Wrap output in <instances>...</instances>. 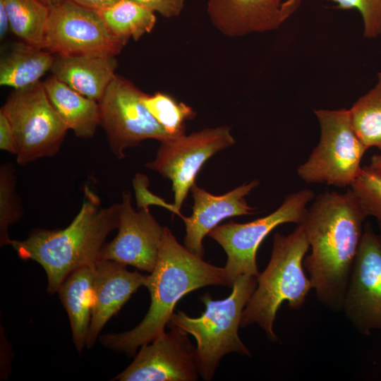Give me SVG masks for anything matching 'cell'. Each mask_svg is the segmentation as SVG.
I'll return each mask as SVG.
<instances>
[{
    "mask_svg": "<svg viewBox=\"0 0 381 381\" xmlns=\"http://www.w3.org/2000/svg\"><path fill=\"white\" fill-rule=\"evenodd\" d=\"M351 125L363 144L381 151V71L375 85L349 109Z\"/></svg>",
    "mask_w": 381,
    "mask_h": 381,
    "instance_id": "cb8c5ba5",
    "label": "cell"
},
{
    "mask_svg": "<svg viewBox=\"0 0 381 381\" xmlns=\"http://www.w3.org/2000/svg\"><path fill=\"white\" fill-rule=\"evenodd\" d=\"M124 45L99 13L71 0L50 7L44 49L57 56H114Z\"/></svg>",
    "mask_w": 381,
    "mask_h": 381,
    "instance_id": "8fae6325",
    "label": "cell"
},
{
    "mask_svg": "<svg viewBox=\"0 0 381 381\" xmlns=\"http://www.w3.org/2000/svg\"><path fill=\"white\" fill-rule=\"evenodd\" d=\"M11 30L24 42L44 49L50 8L40 0H1Z\"/></svg>",
    "mask_w": 381,
    "mask_h": 381,
    "instance_id": "603a6c76",
    "label": "cell"
},
{
    "mask_svg": "<svg viewBox=\"0 0 381 381\" xmlns=\"http://www.w3.org/2000/svg\"><path fill=\"white\" fill-rule=\"evenodd\" d=\"M95 265L71 272L57 291L68 313L73 341L78 352L85 346L95 305Z\"/></svg>",
    "mask_w": 381,
    "mask_h": 381,
    "instance_id": "d6986e66",
    "label": "cell"
},
{
    "mask_svg": "<svg viewBox=\"0 0 381 381\" xmlns=\"http://www.w3.org/2000/svg\"><path fill=\"white\" fill-rule=\"evenodd\" d=\"M97 12L109 30L124 46L131 38L137 41L150 33L156 23L154 12L133 0H121Z\"/></svg>",
    "mask_w": 381,
    "mask_h": 381,
    "instance_id": "7402d4cb",
    "label": "cell"
},
{
    "mask_svg": "<svg viewBox=\"0 0 381 381\" xmlns=\"http://www.w3.org/2000/svg\"><path fill=\"white\" fill-rule=\"evenodd\" d=\"M0 111L13 131L18 164L24 166L59 152L68 129L49 100L43 83L14 90Z\"/></svg>",
    "mask_w": 381,
    "mask_h": 381,
    "instance_id": "52a82bcc",
    "label": "cell"
},
{
    "mask_svg": "<svg viewBox=\"0 0 381 381\" xmlns=\"http://www.w3.org/2000/svg\"><path fill=\"white\" fill-rule=\"evenodd\" d=\"M0 149L17 155L18 146L13 131L5 114L0 111Z\"/></svg>",
    "mask_w": 381,
    "mask_h": 381,
    "instance_id": "4dcf8cb0",
    "label": "cell"
},
{
    "mask_svg": "<svg viewBox=\"0 0 381 381\" xmlns=\"http://www.w3.org/2000/svg\"><path fill=\"white\" fill-rule=\"evenodd\" d=\"M28 43H16L0 61V85L22 89L32 85L51 70L54 54Z\"/></svg>",
    "mask_w": 381,
    "mask_h": 381,
    "instance_id": "44dd1931",
    "label": "cell"
},
{
    "mask_svg": "<svg viewBox=\"0 0 381 381\" xmlns=\"http://www.w3.org/2000/svg\"><path fill=\"white\" fill-rule=\"evenodd\" d=\"M320 135L308 159L297 168L298 176L308 183L350 186L358 175L368 148L356 135L349 109H316Z\"/></svg>",
    "mask_w": 381,
    "mask_h": 381,
    "instance_id": "8992f818",
    "label": "cell"
},
{
    "mask_svg": "<svg viewBox=\"0 0 381 381\" xmlns=\"http://www.w3.org/2000/svg\"><path fill=\"white\" fill-rule=\"evenodd\" d=\"M309 248L301 224L287 235L274 234L270 261L257 276V286L243 309L241 327L257 324L270 341H277L273 327L282 304L287 301L292 310H298L313 289L303 267Z\"/></svg>",
    "mask_w": 381,
    "mask_h": 381,
    "instance_id": "277c9868",
    "label": "cell"
},
{
    "mask_svg": "<svg viewBox=\"0 0 381 381\" xmlns=\"http://www.w3.org/2000/svg\"><path fill=\"white\" fill-rule=\"evenodd\" d=\"M368 217L349 188L319 194L300 224L310 253L303 259L318 301L332 311L342 310L353 265Z\"/></svg>",
    "mask_w": 381,
    "mask_h": 381,
    "instance_id": "6da1fadb",
    "label": "cell"
},
{
    "mask_svg": "<svg viewBox=\"0 0 381 381\" xmlns=\"http://www.w3.org/2000/svg\"><path fill=\"white\" fill-rule=\"evenodd\" d=\"M118 234L106 243L99 260H113L151 273L157 264L164 226L149 208L135 210L131 193H125L120 202Z\"/></svg>",
    "mask_w": 381,
    "mask_h": 381,
    "instance_id": "5bb4252c",
    "label": "cell"
},
{
    "mask_svg": "<svg viewBox=\"0 0 381 381\" xmlns=\"http://www.w3.org/2000/svg\"><path fill=\"white\" fill-rule=\"evenodd\" d=\"M282 0H207V12L214 28L229 37L279 28L286 20Z\"/></svg>",
    "mask_w": 381,
    "mask_h": 381,
    "instance_id": "e0dca14e",
    "label": "cell"
},
{
    "mask_svg": "<svg viewBox=\"0 0 381 381\" xmlns=\"http://www.w3.org/2000/svg\"><path fill=\"white\" fill-rule=\"evenodd\" d=\"M142 101L147 110L171 138L186 134V121L195 117V112L186 104L162 92L145 93Z\"/></svg>",
    "mask_w": 381,
    "mask_h": 381,
    "instance_id": "d4e9b609",
    "label": "cell"
},
{
    "mask_svg": "<svg viewBox=\"0 0 381 381\" xmlns=\"http://www.w3.org/2000/svg\"><path fill=\"white\" fill-rule=\"evenodd\" d=\"M117 66L114 56H57L50 71L71 88L99 102Z\"/></svg>",
    "mask_w": 381,
    "mask_h": 381,
    "instance_id": "ac0fdd59",
    "label": "cell"
},
{
    "mask_svg": "<svg viewBox=\"0 0 381 381\" xmlns=\"http://www.w3.org/2000/svg\"><path fill=\"white\" fill-rule=\"evenodd\" d=\"M40 1L50 8L55 5H57L58 4L62 2L64 0H40Z\"/></svg>",
    "mask_w": 381,
    "mask_h": 381,
    "instance_id": "e575fe53",
    "label": "cell"
},
{
    "mask_svg": "<svg viewBox=\"0 0 381 381\" xmlns=\"http://www.w3.org/2000/svg\"><path fill=\"white\" fill-rule=\"evenodd\" d=\"M257 277L243 274L234 283L227 298L213 300L207 293L200 297L205 306L203 313L191 318L183 311L173 313L168 324L194 337L199 374L211 380L222 358L229 353L251 356L241 340L238 329L243 309L257 286Z\"/></svg>",
    "mask_w": 381,
    "mask_h": 381,
    "instance_id": "5b68a950",
    "label": "cell"
},
{
    "mask_svg": "<svg viewBox=\"0 0 381 381\" xmlns=\"http://www.w3.org/2000/svg\"><path fill=\"white\" fill-rule=\"evenodd\" d=\"M152 12L165 18L177 17L181 13L186 0H133Z\"/></svg>",
    "mask_w": 381,
    "mask_h": 381,
    "instance_id": "f546056e",
    "label": "cell"
},
{
    "mask_svg": "<svg viewBox=\"0 0 381 381\" xmlns=\"http://www.w3.org/2000/svg\"><path fill=\"white\" fill-rule=\"evenodd\" d=\"M341 311L361 334L381 330V235L370 223L364 225Z\"/></svg>",
    "mask_w": 381,
    "mask_h": 381,
    "instance_id": "7c38bea8",
    "label": "cell"
},
{
    "mask_svg": "<svg viewBox=\"0 0 381 381\" xmlns=\"http://www.w3.org/2000/svg\"><path fill=\"white\" fill-rule=\"evenodd\" d=\"M144 94L132 82L116 74L98 102L100 126L117 159L125 157L126 149L147 139L161 142L171 138L143 104Z\"/></svg>",
    "mask_w": 381,
    "mask_h": 381,
    "instance_id": "9c48e42d",
    "label": "cell"
},
{
    "mask_svg": "<svg viewBox=\"0 0 381 381\" xmlns=\"http://www.w3.org/2000/svg\"><path fill=\"white\" fill-rule=\"evenodd\" d=\"M369 166L381 172V154L373 155Z\"/></svg>",
    "mask_w": 381,
    "mask_h": 381,
    "instance_id": "836d02e7",
    "label": "cell"
},
{
    "mask_svg": "<svg viewBox=\"0 0 381 381\" xmlns=\"http://www.w3.org/2000/svg\"><path fill=\"white\" fill-rule=\"evenodd\" d=\"M258 184V180H253L225 194L215 195L195 183L190 189L193 198V213L189 217H181L186 225L184 246L202 258L203 238L221 221L234 216L255 214L257 209L248 205L246 196Z\"/></svg>",
    "mask_w": 381,
    "mask_h": 381,
    "instance_id": "9a60e30c",
    "label": "cell"
},
{
    "mask_svg": "<svg viewBox=\"0 0 381 381\" xmlns=\"http://www.w3.org/2000/svg\"><path fill=\"white\" fill-rule=\"evenodd\" d=\"M16 180L11 164H4L0 167V245H8L11 238L8 228L19 221L23 207L16 190Z\"/></svg>",
    "mask_w": 381,
    "mask_h": 381,
    "instance_id": "484cf974",
    "label": "cell"
},
{
    "mask_svg": "<svg viewBox=\"0 0 381 381\" xmlns=\"http://www.w3.org/2000/svg\"><path fill=\"white\" fill-rule=\"evenodd\" d=\"M133 185L135 193L137 209L148 208L150 205H157L164 207L173 213L182 216L174 205L167 203L164 200L152 193L147 188L148 178L141 174H137L133 180Z\"/></svg>",
    "mask_w": 381,
    "mask_h": 381,
    "instance_id": "f1b7e54d",
    "label": "cell"
},
{
    "mask_svg": "<svg viewBox=\"0 0 381 381\" xmlns=\"http://www.w3.org/2000/svg\"><path fill=\"white\" fill-rule=\"evenodd\" d=\"M83 6L99 11L113 6L121 0H71Z\"/></svg>",
    "mask_w": 381,
    "mask_h": 381,
    "instance_id": "1f68e13d",
    "label": "cell"
},
{
    "mask_svg": "<svg viewBox=\"0 0 381 381\" xmlns=\"http://www.w3.org/2000/svg\"><path fill=\"white\" fill-rule=\"evenodd\" d=\"M151 342L142 345L133 361L112 380L195 381L199 375L196 347L188 333L168 324Z\"/></svg>",
    "mask_w": 381,
    "mask_h": 381,
    "instance_id": "4fadbf2b",
    "label": "cell"
},
{
    "mask_svg": "<svg viewBox=\"0 0 381 381\" xmlns=\"http://www.w3.org/2000/svg\"><path fill=\"white\" fill-rule=\"evenodd\" d=\"M209 285L230 287L224 267L211 265L191 253L164 226L156 266L145 284L151 298L146 315L128 332L100 336L102 344L129 356L134 355L139 346L165 332L175 306L183 296Z\"/></svg>",
    "mask_w": 381,
    "mask_h": 381,
    "instance_id": "7a4b0ae2",
    "label": "cell"
},
{
    "mask_svg": "<svg viewBox=\"0 0 381 381\" xmlns=\"http://www.w3.org/2000/svg\"><path fill=\"white\" fill-rule=\"evenodd\" d=\"M80 211L65 229L32 231L23 241L11 239L18 255L40 264L47 277V291L57 292L65 278L99 260L108 235L118 228L120 203L102 207L99 196L89 187L84 190Z\"/></svg>",
    "mask_w": 381,
    "mask_h": 381,
    "instance_id": "3957f363",
    "label": "cell"
},
{
    "mask_svg": "<svg viewBox=\"0 0 381 381\" xmlns=\"http://www.w3.org/2000/svg\"><path fill=\"white\" fill-rule=\"evenodd\" d=\"M314 198L315 194L311 190H299L286 195L282 205L265 217L247 223L230 221L217 226L208 234L227 255L224 269L231 288L243 274L258 275L256 254L261 243L279 225L301 224L308 210L307 205Z\"/></svg>",
    "mask_w": 381,
    "mask_h": 381,
    "instance_id": "ba28073f",
    "label": "cell"
},
{
    "mask_svg": "<svg viewBox=\"0 0 381 381\" xmlns=\"http://www.w3.org/2000/svg\"><path fill=\"white\" fill-rule=\"evenodd\" d=\"M11 28L8 15L4 2L0 0V38L2 40Z\"/></svg>",
    "mask_w": 381,
    "mask_h": 381,
    "instance_id": "d6a6232c",
    "label": "cell"
},
{
    "mask_svg": "<svg viewBox=\"0 0 381 381\" xmlns=\"http://www.w3.org/2000/svg\"><path fill=\"white\" fill-rule=\"evenodd\" d=\"M54 107L77 137L90 138L101 124L98 102L86 97L52 77L42 82Z\"/></svg>",
    "mask_w": 381,
    "mask_h": 381,
    "instance_id": "ffe728a7",
    "label": "cell"
},
{
    "mask_svg": "<svg viewBox=\"0 0 381 381\" xmlns=\"http://www.w3.org/2000/svg\"><path fill=\"white\" fill-rule=\"evenodd\" d=\"M340 10L356 9L363 21V36L375 38L381 35V0H326Z\"/></svg>",
    "mask_w": 381,
    "mask_h": 381,
    "instance_id": "83f0119b",
    "label": "cell"
},
{
    "mask_svg": "<svg viewBox=\"0 0 381 381\" xmlns=\"http://www.w3.org/2000/svg\"><path fill=\"white\" fill-rule=\"evenodd\" d=\"M147 275L130 272L126 265L109 260L95 265V305L85 346L91 349L107 322L137 289L145 286Z\"/></svg>",
    "mask_w": 381,
    "mask_h": 381,
    "instance_id": "2e32d148",
    "label": "cell"
},
{
    "mask_svg": "<svg viewBox=\"0 0 381 381\" xmlns=\"http://www.w3.org/2000/svg\"><path fill=\"white\" fill-rule=\"evenodd\" d=\"M236 143L231 128H206L160 142L155 159L146 164L172 183L174 205L180 212L203 164L217 152Z\"/></svg>",
    "mask_w": 381,
    "mask_h": 381,
    "instance_id": "30bf717a",
    "label": "cell"
},
{
    "mask_svg": "<svg viewBox=\"0 0 381 381\" xmlns=\"http://www.w3.org/2000/svg\"><path fill=\"white\" fill-rule=\"evenodd\" d=\"M350 187L368 216L381 222V172L363 167Z\"/></svg>",
    "mask_w": 381,
    "mask_h": 381,
    "instance_id": "4316f807",
    "label": "cell"
},
{
    "mask_svg": "<svg viewBox=\"0 0 381 381\" xmlns=\"http://www.w3.org/2000/svg\"><path fill=\"white\" fill-rule=\"evenodd\" d=\"M377 223H378V226H379L380 232V235H381V222H380V221H377Z\"/></svg>",
    "mask_w": 381,
    "mask_h": 381,
    "instance_id": "d590c367",
    "label": "cell"
}]
</instances>
